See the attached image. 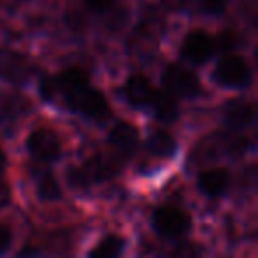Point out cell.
I'll use <instances>...</instances> for the list:
<instances>
[{
  "instance_id": "obj_17",
  "label": "cell",
  "mask_w": 258,
  "mask_h": 258,
  "mask_svg": "<svg viewBox=\"0 0 258 258\" xmlns=\"http://www.w3.org/2000/svg\"><path fill=\"white\" fill-rule=\"evenodd\" d=\"M125 247V240L122 239L120 235H115V233H110V235L103 237L92 249L89 251V256L92 258H111V256H118L122 254Z\"/></svg>"
},
{
  "instance_id": "obj_16",
  "label": "cell",
  "mask_w": 258,
  "mask_h": 258,
  "mask_svg": "<svg viewBox=\"0 0 258 258\" xmlns=\"http://www.w3.org/2000/svg\"><path fill=\"white\" fill-rule=\"evenodd\" d=\"M29 110V101L20 94H0V125L15 122Z\"/></svg>"
},
{
  "instance_id": "obj_11",
  "label": "cell",
  "mask_w": 258,
  "mask_h": 258,
  "mask_svg": "<svg viewBox=\"0 0 258 258\" xmlns=\"http://www.w3.org/2000/svg\"><path fill=\"white\" fill-rule=\"evenodd\" d=\"M156 87L152 85V82L145 75L135 73L125 80L124 85V96L127 99V103L135 108H147V104L151 103L152 94H154Z\"/></svg>"
},
{
  "instance_id": "obj_20",
  "label": "cell",
  "mask_w": 258,
  "mask_h": 258,
  "mask_svg": "<svg viewBox=\"0 0 258 258\" xmlns=\"http://www.w3.org/2000/svg\"><path fill=\"white\" fill-rule=\"evenodd\" d=\"M83 4L92 13H106L115 6V0H83Z\"/></svg>"
},
{
  "instance_id": "obj_15",
  "label": "cell",
  "mask_w": 258,
  "mask_h": 258,
  "mask_svg": "<svg viewBox=\"0 0 258 258\" xmlns=\"http://www.w3.org/2000/svg\"><path fill=\"white\" fill-rule=\"evenodd\" d=\"M145 151L159 159H170L177 152V140L165 129H154L145 140Z\"/></svg>"
},
{
  "instance_id": "obj_22",
  "label": "cell",
  "mask_w": 258,
  "mask_h": 258,
  "mask_svg": "<svg viewBox=\"0 0 258 258\" xmlns=\"http://www.w3.org/2000/svg\"><path fill=\"white\" fill-rule=\"evenodd\" d=\"M9 202H11V189L4 180L0 179V209H4Z\"/></svg>"
},
{
  "instance_id": "obj_23",
  "label": "cell",
  "mask_w": 258,
  "mask_h": 258,
  "mask_svg": "<svg viewBox=\"0 0 258 258\" xmlns=\"http://www.w3.org/2000/svg\"><path fill=\"white\" fill-rule=\"evenodd\" d=\"M6 168H8V156H6V152L0 147V175L6 172Z\"/></svg>"
},
{
  "instance_id": "obj_5",
  "label": "cell",
  "mask_w": 258,
  "mask_h": 258,
  "mask_svg": "<svg viewBox=\"0 0 258 258\" xmlns=\"http://www.w3.org/2000/svg\"><path fill=\"white\" fill-rule=\"evenodd\" d=\"M152 226L163 239H180L191 230V214L177 205H163L152 214Z\"/></svg>"
},
{
  "instance_id": "obj_12",
  "label": "cell",
  "mask_w": 258,
  "mask_h": 258,
  "mask_svg": "<svg viewBox=\"0 0 258 258\" xmlns=\"http://www.w3.org/2000/svg\"><path fill=\"white\" fill-rule=\"evenodd\" d=\"M147 108L152 111L154 118H158L159 122H165V124H172L179 118V99L165 89L154 90Z\"/></svg>"
},
{
  "instance_id": "obj_4",
  "label": "cell",
  "mask_w": 258,
  "mask_h": 258,
  "mask_svg": "<svg viewBox=\"0 0 258 258\" xmlns=\"http://www.w3.org/2000/svg\"><path fill=\"white\" fill-rule=\"evenodd\" d=\"M214 80L226 89H246L253 80V71L246 58L228 51L216 64Z\"/></svg>"
},
{
  "instance_id": "obj_13",
  "label": "cell",
  "mask_w": 258,
  "mask_h": 258,
  "mask_svg": "<svg viewBox=\"0 0 258 258\" xmlns=\"http://www.w3.org/2000/svg\"><path fill=\"white\" fill-rule=\"evenodd\" d=\"M34 71V64H30L20 53L8 50H0V76L11 82H23Z\"/></svg>"
},
{
  "instance_id": "obj_2",
  "label": "cell",
  "mask_w": 258,
  "mask_h": 258,
  "mask_svg": "<svg viewBox=\"0 0 258 258\" xmlns=\"http://www.w3.org/2000/svg\"><path fill=\"white\" fill-rule=\"evenodd\" d=\"M125 163L127 161L122 156H118L117 152L111 151L106 145L103 151L90 156L82 165L69 170V184L75 187H90L94 184L106 182V180H111L122 172Z\"/></svg>"
},
{
  "instance_id": "obj_21",
  "label": "cell",
  "mask_w": 258,
  "mask_h": 258,
  "mask_svg": "<svg viewBox=\"0 0 258 258\" xmlns=\"http://www.w3.org/2000/svg\"><path fill=\"white\" fill-rule=\"evenodd\" d=\"M13 244V233H11V228H9L6 223L0 221V254L6 253V251L11 247Z\"/></svg>"
},
{
  "instance_id": "obj_9",
  "label": "cell",
  "mask_w": 258,
  "mask_h": 258,
  "mask_svg": "<svg viewBox=\"0 0 258 258\" xmlns=\"http://www.w3.org/2000/svg\"><path fill=\"white\" fill-rule=\"evenodd\" d=\"M198 189L209 198H218L225 195L230 187V172L223 166L205 168L198 173Z\"/></svg>"
},
{
  "instance_id": "obj_19",
  "label": "cell",
  "mask_w": 258,
  "mask_h": 258,
  "mask_svg": "<svg viewBox=\"0 0 258 258\" xmlns=\"http://www.w3.org/2000/svg\"><path fill=\"white\" fill-rule=\"evenodd\" d=\"M235 46H237V36L233 30H223L214 39V48L223 51V53H228V51H232Z\"/></svg>"
},
{
  "instance_id": "obj_3",
  "label": "cell",
  "mask_w": 258,
  "mask_h": 258,
  "mask_svg": "<svg viewBox=\"0 0 258 258\" xmlns=\"http://www.w3.org/2000/svg\"><path fill=\"white\" fill-rule=\"evenodd\" d=\"M163 89L168 90L177 99H195L202 96V83L191 69L175 62H170L161 75Z\"/></svg>"
},
{
  "instance_id": "obj_6",
  "label": "cell",
  "mask_w": 258,
  "mask_h": 258,
  "mask_svg": "<svg viewBox=\"0 0 258 258\" xmlns=\"http://www.w3.org/2000/svg\"><path fill=\"white\" fill-rule=\"evenodd\" d=\"M27 151L41 165H50L60 159L62 142L50 127H37L27 138Z\"/></svg>"
},
{
  "instance_id": "obj_14",
  "label": "cell",
  "mask_w": 258,
  "mask_h": 258,
  "mask_svg": "<svg viewBox=\"0 0 258 258\" xmlns=\"http://www.w3.org/2000/svg\"><path fill=\"white\" fill-rule=\"evenodd\" d=\"M32 179H34V184H36L37 197L43 202H55L62 197L60 184L57 182V179H55V175L51 173V170L46 168V165L36 166V168L32 170Z\"/></svg>"
},
{
  "instance_id": "obj_7",
  "label": "cell",
  "mask_w": 258,
  "mask_h": 258,
  "mask_svg": "<svg viewBox=\"0 0 258 258\" xmlns=\"http://www.w3.org/2000/svg\"><path fill=\"white\" fill-rule=\"evenodd\" d=\"M214 37L209 36L205 30H191L189 34H186L180 46V55L184 60L191 62L195 66H202L205 62H209L214 55Z\"/></svg>"
},
{
  "instance_id": "obj_8",
  "label": "cell",
  "mask_w": 258,
  "mask_h": 258,
  "mask_svg": "<svg viewBox=\"0 0 258 258\" xmlns=\"http://www.w3.org/2000/svg\"><path fill=\"white\" fill-rule=\"evenodd\" d=\"M106 145L118 156H122L125 161H129L140 145V133H138L137 125L129 124V122H117L108 135Z\"/></svg>"
},
{
  "instance_id": "obj_10",
  "label": "cell",
  "mask_w": 258,
  "mask_h": 258,
  "mask_svg": "<svg viewBox=\"0 0 258 258\" xmlns=\"http://www.w3.org/2000/svg\"><path fill=\"white\" fill-rule=\"evenodd\" d=\"M256 117V110L251 101L246 99H232L223 108V118L225 124L233 131H239L247 125H251Z\"/></svg>"
},
{
  "instance_id": "obj_1",
  "label": "cell",
  "mask_w": 258,
  "mask_h": 258,
  "mask_svg": "<svg viewBox=\"0 0 258 258\" xmlns=\"http://www.w3.org/2000/svg\"><path fill=\"white\" fill-rule=\"evenodd\" d=\"M39 92L48 103L60 104L66 110L97 124H103L111 117L106 96L92 85L90 75L80 66H69L55 76H43Z\"/></svg>"
},
{
  "instance_id": "obj_18",
  "label": "cell",
  "mask_w": 258,
  "mask_h": 258,
  "mask_svg": "<svg viewBox=\"0 0 258 258\" xmlns=\"http://www.w3.org/2000/svg\"><path fill=\"white\" fill-rule=\"evenodd\" d=\"M204 15L209 16H219L226 11V6H228V0H195Z\"/></svg>"
}]
</instances>
